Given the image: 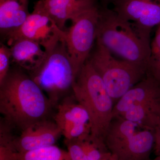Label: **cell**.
<instances>
[{
    "label": "cell",
    "mask_w": 160,
    "mask_h": 160,
    "mask_svg": "<svg viewBox=\"0 0 160 160\" xmlns=\"http://www.w3.org/2000/svg\"><path fill=\"white\" fill-rule=\"evenodd\" d=\"M112 9L129 22L144 41L150 42V33L160 25V0H113Z\"/></svg>",
    "instance_id": "8"
},
{
    "label": "cell",
    "mask_w": 160,
    "mask_h": 160,
    "mask_svg": "<svg viewBox=\"0 0 160 160\" xmlns=\"http://www.w3.org/2000/svg\"><path fill=\"white\" fill-rule=\"evenodd\" d=\"M52 104L30 76L14 70L0 84V112L10 126L23 130L44 119Z\"/></svg>",
    "instance_id": "1"
},
{
    "label": "cell",
    "mask_w": 160,
    "mask_h": 160,
    "mask_svg": "<svg viewBox=\"0 0 160 160\" xmlns=\"http://www.w3.org/2000/svg\"><path fill=\"white\" fill-rule=\"evenodd\" d=\"M72 90L75 99L89 115L91 139L101 146H106L105 138L113 118L115 104L89 60L81 68Z\"/></svg>",
    "instance_id": "2"
},
{
    "label": "cell",
    "mask_w": 160,
    "mask_h": 160,
    "mask_svg": "<svg viewBox=\"0 0 160 160\" xmlns=\"http://www.w3.org/2000/svg\"><path fill=\"white\" fill-rule=\"evenodd\" d=\"M96 42L122 60L148 69L151 43L112 9L100 5Z\"/></svg>",
    "instance_id": "3"
},
{
    "label": "cell",
    "mask_w": 160,
    "mask_h": 160,
    "mask_svg": "<svg viewBox=\"0 0 160 160\" xmlns=\"http://www.w3.org/2000/svg\"><path fill=\"white\" fill-rule=\"evenodd\" d=\"M46 51V58L37 69L30 72V77L54 105L61 97L72 89L77 74L63 37Z\"/></svg>",
    "instance_id": "4"
},
{
    "label": "cell",
    "mask_w": 160,
    "mask_h": 160,
    "mask_svg": "<svg viewBox=\"0 0 160 160\" xmlns=\"http://www.w3.org/2000/svg\"><path fill=\"white\" fill-rule=\"evenodd\" d=\"M148 71L160 81V25L158 26L154 38L151 43Z\"/></svg>",
    "instance_id": "19"
},
{
    "label": "cell",
    "mask_w": 160,
    "mask_h": 160,
    "mask_svg": "<svg viewBox=\"0 0 160 160\" xmlns=\"http://www.w3.org/2000/svg\"><path fill=\"white\" fill-rule=\"evenodd\" d=\"M154 144V132L141 129L111 154L117 160H146Z\"/></svg>",
    "instance_id": "13"
},
{
    "label": "cell",
    "mask_w": 160,
    "mask_h": 160,
    "mask_svg": "<svg viewBox=\"0 0 160 160\" xmlns=\"http://www.w3.org/2000/svg\"><path fill=\"white\" fill-rule=\"evenodd\" d=\"M62 135L55 122L46 119L32 124L22 130L16 138H12L11 145L16 152L22 153L54 145Z\"/></svg>",
    "instance_id": "9"
},
{
    "label": "cell",
    "mask_w": 160,
    "mask_h": 160,
    "mask_svg": "<svg viewBox=\"0 0 160 160\" xmlns=\"http://www.w3.org/2000/svg\"><path fill=\"white\" fill-rule=\"evenodd\" d=\"M96 42L95 49L88 60L116 103L145 76L148 69L125 60L117 59L105 46Z\"/></svg>",
    "instance_id": "5"
},
{
    "label": "cell",
    "mask_w": 160,
    "mask_h": 160,
    "mask_svg": "<svg viewBox=\"0 0 160 160\" xmlns=\"http://www.w3.org/2000/svg\"><path fill=\"white\" fill-rule=\"evenodd\" d=\"M66 143L71 160H88L78 141L66 140Z\"/></svg>",
    "instance_id": "22"
},
{
    "label": "cell",
    "mask_w": 160,
    "mask_h": 160,
    "mask_svg": "<svg viewBox=\"0 0 160 160\" xmlns=\"http://www.w3.org/2000/svg\"><path fill=\"white\" fill-rule=\"evenodd\" d=\"M54 121L61 130L77 124H90L87 111L73 96L72 98H66L58 105Z\"/></svg>",
    "instance_id": "15"
},
{
    "label": "cell",
    "mask_w": 160,
    "mask_h": 160,
    "mask_svg": "<svg viewBox=\"0 0 160 160\" xmlns=\"http://www.w3.org/2000/svg\"><path fill=\"white\" fill-rule=\"evenodd\" d=\"M8 46L11 52L12 62L30 72L41 66L47 55L38 43L27 39L16 40Z\"/></svg>",
    "instance_id": "12"
},
{
    "label": "cell",
    "mask_w": 160,
    "mask_h": 160,
    "mask_svg": "<svg viewBox=\"0 0 160 160\" xmlns=\"http://www.w3.org/2000/svg\"><path fill=\"white\" fill-rule=\"evenodd\" d=\"M141 129L136 123L124 118H113L105 138L107 149L111 153Z\"/></svg>",
    "instance_id": "17"
},
{
    "label": "cell",
    "mask_w": 160,
    "mask_h": 160,
    "mask_svg": "<svg viewBox=\"0 0 160 160\" xmlns=\"http://www.w3.org/2000/svg\"><path fill=\"white\" fill-rule=\"evenodd\" d=\"M64 31L52 19L42 1L39 0L22 26L5 39L7 40L8 46L19 39L32 40L47 51L62 37Z\"/></svg>",
    "instance_id": "7"
},
{
    "label": "cell",
    "mask_w": 160,
    "mask_h": 160,
    "mask_svg": "<svg viewBox=\"0 0 160 160\" xmlns=\"http://www.w3.org/2000/svg\"><path fill=\"white\" fill-rule=\"evenodd\" d=\"M29 0H0V31L4 38L16 31L30 14Z\"/></svg>",
    "instance_id": "14"
},
{
    "label": "cell",
    "mask_w": 160,
    "mask_h": 160,
    "mask_svg": "<svg viewBox=\"0 0 160 160\" xmlns=\"http://www.w3.org/2000/svg\"><path fill=\"white\" fill-rule=\"evenodd\" d=\"M98 0H41L43 6L59 29H66V23L87 10L98 6Z\"/></svg>",
    "instance_id": "11"
},
{
    "label": "cell",
    "mask_w": 160,
    "mask_h": 160,
    "mask_svg": "<svg viewBox=\"0 0 160 160\" xmlns=\"http://www.w3.org/2000/svg\"><path fill=\"white\" fill-rule=\"evenodd\" d=\"M88 160H102L109 153L107 147L100 146L93 142L90 135L82 140L78 141Z\"/></svg>",
    "instance_id": "20"
},
{
    "label": "cell",
    "mask_w": 160,
    "mask_h": 160,
    "mask_svg": "<svg viewBox=\"0 0 160 160\" xmlns=\"http://www.w3.org/2000/svg\"><path fill=\"white\" fill-rule=\"evenodd\" d=\"M99 7V5L80 14L64 31L63 39L77 76L96 42Z\"/></svg>",
    "instance_id": "6"
},
{
    "label": "cell",
    "mask_w": 160,
    "mask_h": 160,
    "mask_svg": "<svg viewBox=\"0 0 160 160\" xmlns=\"http://www.w3.org/2000/svg\"><path fill=\"white\" fill-rule=\"evenodd\" d=\"M119 117L136 123L142 129L154 132L160 127V102L134 106Z\"/></svg>",
    "instance_id": "16"
},
{
    "label": "cell",
    "mask_w": 160,
    "mask_h": 160,
    "mask_svg": "<svg viewBox=\"0 0 160 160\" xmlns=\"http://www.w3.org/2000/svg\"><path fill=\"white\" fill-rule=\"evenodd\" d=\"M15 158L16 160H71L68 152L55 145L22 153L15 152Z\"/></svg>",
    "instance_id": "18"
},
{
    "label": "cell",
    "mask_w": 160,
    "mask_h": 160,
    "mask_svg": "<svg viewBox=\"0 0 160 160\" xmlns=\"http://www.w3.org/2000/svg\"><path fill=\"white\" fill-rule=\"evenodd\" d=\"M11 62L10 48L9 46L1 43L0 46V84L3 82L9 74Z\"/></svg>",
    "instance_id": "21"
},
{
    "label": "cell",
    "mask_w": 160,
    "mask_h": 160,
    "mask_svg": "<svg viewBox=\"0 0 160 160\" xmlns=\"http://www.w3.org/2000/svg\"><path fill=\"white\" fill-rule=\"evenodd\" d=\"M153 160H160V155L157 156V157Z\"/></svg>",
    "instance_id": "25"
},
{
    "label": "cell",
    "mask_w": 160,
    "mask_h": 160,
    "mask_svg": "<svg viewBox=\"0 0 160 160\" xmlns=\"http://www.w3.org/2000/svg\"><path fill=\"white\" fill-rule=\"evenodd\" d=\"M113 0H100L101 6L103 7H108V6L112 4Z\"/></svg>",
    "instance_id": "24"
},
{
    "label": "cell",
    "mask_w": 160,
    "mask_h": 160,
    "mask_svg": "<svg viewBox=\"0 0 160 160\" xmlns=\"http://www.w3.org/2000/svg\"><path fill=\"white\" fill-rule=\"evenodd\" d=\"M15 152L12 147L10 140L0 138V160H16Z\"/></svg>",
    "instance_id": "23"
},
{
    "label": "cell",
    "mask_w": 160,
    "mask_h": 160,
    "mask_svg": "<svg viewBox=\"0 0 160 160\" xmlns=\"http://www.w3.org/2000/svg\"><path fill=\"white\" fill-rule=\"evenodd\" d=\"M160 102V81L147 71L145 76L115 104L113 118L139 105Z\"/></svg>",
    "instance_id": "10"
}]
</instances>
